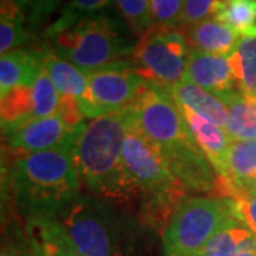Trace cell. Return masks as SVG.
Returning <instances> with one entry per match:
<instances>
[{
    "instance_id": "6da1fadb",
    "label": "cell",
    "mask_w": 256,
    "mask_h": 256,
    "mask_svg": "<svg viewBox=\"0 0 256 256\" xmlns=\"http://www.w3.org/2000/svg\"><path fill=\"white\" fill-rule=\"evenodd\" d=\"M130 122V108L87 120L74 141L72 150L80 181L101 201L126 202L141 195L122 160Z\"/></svg>"
},
{
    "instance_id": "7a4b0ae2",
    "label": "cell",
    "mask_w": 256,
    "mask_h": 256,
    "mask_svg": "<svg viewBox=\"0 0 256 256\" xmlns=\"http://www.w3.org/2000/svg\"><path fill=\"white\" fill-rule=\"evenodd\" d=\"M72 148L66 146L16 156L10 181L18 208L26 218L52 215L82 194Z\"/></svg>"
},
{
    "instance_id": "3957f363",
    "label": "cell",
    "mask_w": 256,
    "mask_h": 256,
    "mask_svg": "<svg viewBox=\"0 0 256 256\" xmlns=\"http://www.w3.org/2000/svg\"><path fill=\"white\" fill-rule=\"evenodd\" d=\"M52 216L82 256H137L130 224L96 196L80 194Z\"/></svg>"
},
{
    "instance_id": "277c9868",
    "label": "cell",
    "mask_w": 256,
    "mask_h": 256,
    "mask_svg": "<svg viewBox=\"0 0 256 256\" xmlns=\"http://www.w3.org/2000/svg\"><path fill=\"white\" fill-rule=\"evenodd\" d=\"M48 38L52 50L87 74L126 60L137 46L118 22L104 13L82 18Z\"/></svg>"
},
{
    "instance_id": "5b68a950",
    "label": "cell",
    "mask_w": 256,
    "mask_h": 256,
    "mask_svg": "<svg viewBox=\"0 0 256 256\" xmlns=\"http://www.w3.org/2000/svg\"><path fill=\"white\" fill-rule=\"evenodd\" d=\"M234 215L230 198H184L165 224L162 254L164 256H198L210 239Z\"/></svg>"
},
{
    "instance_id": "8992f818",
    "label": "cell",
    "mask_w": 256,
    "mask_h": 256,
    "mask_svg": "<svg viewBox=\"0 0 256 256\" xmlns=\"http://www.w3.org/2000/svg\"><path fill=\"white\" fill-rule=\"evenodd\" d=\"M122 160L131 181L154 205L182 201L180 198L186 188L176 180L162 148L146 138L136 127L132 118L124 141Z\"/></svg>"
},
{
    "instance_id": "52a82bcc",
    "label": "cell",
    "mask_w": 256,
    "mask_h": 256,
    "mask_svg": "<svg viewBox=\"0 0 256 256\" xmlns=\"http://www.w3.org/2000/svg\"><path fill=\"white\" fill-rule=\"evenodd\" d=\"M190 54L181 32L152 26L137 43L131 62L144 82L168 90L185 77Z\"/></svg>"
},
{
    "instance_id": "ba28073f",
    "label": "cell",
    "mask_w": 256,
    "mask_h": 256,
    "mask_svg": "<svg viewBox=\"0 0 256 256\" xmlns=\"http://www.w3.org/2000/svg\"><path fill=\"white\" fill-rule=\"evenodd\" d=\"M130 111L136 127L162 151L194 141L176 101L162 87L146 82Z\"/></svg>"
},
{
    "instance_id": "9c48e42d",
    "label": "cell",
    "mask_w": 256,
    "mask_h": 256,
    "mask_svg": "<svg viewBox=\"0 0 256 256\" xmlns=\"http://www.w3.org/2000/svg\"><path fill=\"white\" fill-rule=\"evenodd\" d=\"M87 76L88 87L78 101L86 120L128 110L146 86L130 60L108 64Z\"/></svg>"
},
{
    "instance_id": "30bf717a",
    "label": "cell",
    "mask_w": 256,
    "mask_h": 256,
    "mask_svg": "<svg viewBox=\"0 0 256 256\" xmlns=\"http://www.w3.org/2000/svg\"><path fill=\"white\" fill-rule=\"evenodd\" d=\"M86 124V122H84ZM73 126L63 114L56 112L43 118L32 120L26 124L4 132L8 146L18 154L40 152L58 146H73L80 130Z\"/></svg>"
},
{
    "instance_id": "8fae6325",
    "label": "cell",
    "mask_w": 256,
    "mask_h": 256,
    "mask_svg": "<svg viewBox=\"0 0 256 256\" xmlns=\"http://www.w3.org/2000/svg\"><path fill=\"white\" fill-rule=\"evenodd\" d=\"M185 77L222 102L238 92L229 56L208 54L191 50Z\"/></svg>"
},
{
    "instance_id": "7c38bea8",
    "label": "cell",
    "mask_w": 256,
    "mask_h": 256,
    "mask_svg": "<svg viewBox=\"0 0 256 256\" xmlns=\"http://www.w3.org/2000/svg\"><path fill=\"white\" fill-rule=\"evenodd\" d=\"M186 128L191 134L194 142L202 151V154L210 161L215 174L220 178L222 182L226 181L228 176V151L232 138L229 137L228 131L210 120L204 118L195 114L190 108L178 106Z\"/></svg>"
},
{
    "instance_id": "4fadbf2b",
    "label": "cell",
    "mask_w": 256,
    "mask_h": 256,
    "mask_svg": "<svg viewBox=\"0 0 256 256\" xmlns=\"http://www.w3.org/2000/svg\"><path fill=\"white\" fill-rule=\"evenodd\" d=\"M164 152L176 180L185 188L200 192L214 191L216 185L214 168L194 141Z\"/></svg>"
},
{
    "instance_id": "5bb4252c",
    "label": "cell",
    "mask_w": 256,
    "mask_h": 256,
    "mask_svg": "<svg viewBox=\"0 0 256 256\" xmlns=\"http://www.w3.org/2000/svg\"><path fill=\"white\" fill-rule=\"evenodd\" d=\"M26 238L34 256H82L52 215L26 218Z\"/></svg>"
},
{
    "instance_id": "9a60e30c",
    "label": "cell",
    "mask_w": 256,
    "mask_h": 256,
    "mask_svg": "<svg viewBox=\"0 0 256 256\" xmlns=\"http://www.w3.org/2000/svg\"><path fill=\"white\" fill-rule=\"evenodd\" d=\"M46 50L14 48L0 58V96L18 86L33 84L44 68Z\"/></svg>"
},
{
    "instance_id": "2e32d148",
    "label": "cell",
    "mask_w": 256,
    "mask_h": 256,
    "mask_svg": "<svg viewBox=\"0 0 256 256\" xmlns=\"http://www.w3.org/2000/svg\"><path fill=\"white\" fill-rule=\"evenodd\" d=\"M178 106L190 108L195 114L210 120L220 127H226L228 122V108L225 102L212 96L210 92L201 88L195 82L184 77L171 88H168Z\"/></svg>"
},
{
    "instance_id": "e0dca14e",
    "label": "cell",
    "mask_w": 256,
    "mask_h": 256,
    "mask_svg": "<svg viewBox=\"0 0 256 256\" xmlns=\"http://www.w3.org/2000/svg\"><path fill=\"white\" fill-rule=\"evenodd\" d=\"M186 36L194 50L208 54L230 56L239 42L236 33L214 18L190 26Z\"/></svg>"
},
{
    "instance_id": "ac0fdd59",
    "label": "cell",
    "mask_w": 256,
    "mask_h": 256,
    "mask_svg": "<svg viewBox=\"0 0 256 256\" xmlns=\"http://www.w3.org/2000/svg\"><path fill=\"white\" fill-rule=\"evenodd\" d=\"M44 70L52 78L60 97L82 100L88 87V76L74 64L60 57L54 50H46Z\"/></svg>"
},
{
    "instance_id": "d6986e66",
    "label": "cell",
    "mask_w": 256,
    "mask_h": 256,
    "mask_svg": "<svg viewBox=\"0 0 256 256\" xmlns=\"http://www.w3.org/2000/svg\"><path fill=\"white\" fill-rule=\"evenodd\" d=\"M225 191L232 195L256 176V140H232L228 151Z\"/></svg>"
},
{
    "instance_id": "ffe728a7",
    "label": "cell",
    "mask_w": 256,
    "mask_h": 256,
    "mask_svg": "<svg viewBox=\"0 0 256 256\" xmlns=\"http://www.w3.org/2000/svg\"><path fill=\"white\" fill-rule=\"evenodd\" d=\"M228 122L225 130L232 140H256V96L236 92L225 101Z\"/></svg>"
},
{
    "instance_id": "44dd1931",
    "label": "cell",
    "mask_w": 256,
    "mask_h": 256,
    "mask_svg": "<svg viewBox=\"0 0 256 256\" xmlns=\"http://www.w3.org/2000/svg\"><path fill=\"white\" fill-rule=\"evenodd\" d=\"M212 18L240 37H256L255 0H220Z\"/></svg>"
},
{
    "instance_id": "7402d4cb",
    "label": "cell",
    "mask_w": 256,
    "mask_h": 256,
    "mask_svg": "<svg viewBox=\"0 0 256 256\" xmlns=\"http://www.w3.org/2000/svg\"><path fill=\"white\" fill-rule=\"evenodd\" d=\"M254 240L252 234L234 215L210 239L198 256H236L242 248Z\"/></svg>"
},
{
    "instance_id": "603a6c76",
    "label": "cell",
    "mask_w": 256,
    "mask_h": 256,
    "mask_svg": "<svg viewBox=\"0 0 256 256\" xmlns=\"http://www.w3.org/2000/svg\"><path fill=\"white\" fill-rule=\"evenodd\" d=\"M24 2L0 0V52L2 54L18 48L26 40Z\"/></svg>"
},
{
    "instance_id": "cb8c5ba5",
    "label": "cell",
    "mask_w": 256,
    "mask_h": 256,
    "mask_svg": "<svg viewBox=\"0 0 256 256\" xmlns=\"http://www.w3.org/2000/svg\"><path fill=\"white\" fill-rule=\"evenodd\" d=\"M229 60L238 92L256 96V37H240Z\"/></svg>"
},
{
    "instance_id": "d4e9b609",
    "label": "cell",
    "mask_w": 256,
    "mask_h": 256,
    "mask_svg": "<svg viewBox=\"0 0 256 256\" xmlns=\"http://www.w3.org/2000/svg\"><path fill=\"white\" fill-rule=\"evenodd\" d=\"M111 0H68L66 3L58 18L47 28L46 37H52L64 28L73 26L78 20L97 14L100 10L106 9Z\"/></svg>"
},
{
    "instance_id": "484cf974",
    "label": "cell",
    "mask_w": 256,
    "mask_h": 256,
    "mask_svg": "<svg viewBox=\"0 0 256 256\" xmlns=\"http://www.w3.org/2000/svg\"><path fill=\"white\" fill-rule=\"evenodd\" d=\"M33 96L36 102V120L53 116L58 111L60 94L44 68L33 82Z\"/></svg>"
},
{
    "instance_id": "4316f807",
    "label": "cell",
    "mask_w": 256,
    "mask_h": 256,
    "mask_svg": "<svg viewBox=\"0 0 256 256\" xmlns=\"http://www.w3.org/2000/svg\"><path fill=\"white\" fill-rule=\"evenodd\" d=\"M121 16L134 32L144 34L148 28H152L151 0H114Z\"/></svg>"
},
{
    "instance_id": "83f0119b",
    "label": "cell",
    "mask_w": 256,
    "mask_h": 256,
    "mask_svg": "<svg viewBox=\"0 0 256 256\" xmlns=\"http://www.w3.org/2000/svg\"><path fill=\"white\" fill-rule=\"evenodd\" d=\"M185 0H151V14L154 26L174 28L181 26Z\"/></svg>"
},
{
    "instance_id": "f1b7e54d",
    "label": "cell",
    "mask_w": 256,
    "mask_h": 256,
    "mask_svg": "<svg viewBox=\"0 0 256 256\" xmlns=\"http://www.w3.org/2000/svg\"><path fill=\"white\" fill-rule=\"evenodd\" d=\"M230 200L235 216L256 239V194L240 191L234 194Z\"/></svg>"
},
{
    "instance_id": "f546056e",
    "label": "cell",
    "mask_w": 256,
    "mask_h": 256,
    "mask_svg": "<svg viewBox=\"0 0 256 256\" xmlns=\"http://www.w3.org/2000/svg\"><path fill=\"white\" fill-rule=\"evenodd\" d=\"M220 0H185L181 26H194L214 16Z\"/></svg>"
},
{
    "instance_id": "4dcf8cb0",
    "label": "cell",
    "mask_w": 256,
    "mask_h": 256,
    "mask_svg": "<svg viewBox=\"0 0 256 256\" xmlns=\"http://www.w3.org/2000/svg\"><path fill=\"white\" fill-rule=\"evenodd\" d=\"M60 4V0H28V24L32 28H40Z\"/></svg>"
},
{
    "instance_id": "1f68e13d",
    "label": "cell",
    "mask_w": 256,
    "mask_h": 256,
    "mask_svg": "<svg viewBox=\"0 0 256 256\" xmlns=\"http://www.w3.org/2000/svg\"><path fill=\"white\" fill-rule=\"evenodd\" d=\"M0 256H33V250L28 238L24 236V238L12 239L8 242H3Z\"/></svg>"
},
{
    "instance_id": "d6a6232c",
    "label": "cell",
    "mask_w": 256,
    "mask_h": 256,
    "mask_svg": "<svg viewBox=\"0 0 256 256\" xmlns=\"http://www.w3.org/2000/svg\"><path fill=\"white\" fill-rule=\"evenodd\" d=\"M236 256H256V239L245 248H242Z\"/></svg>"
},
{
    "instance_id": "836d02e7",
    "label": "cell",
    "mask_w": 256,
    "mask_h": 256,
    "mask_svg": "<svg viewBox=\"0 0 256 256\" xmlns=\"http://www.w3.org/2000/svg\"><path fill=\"white\" fill-rule=\"evenodd\" d=\"M240 191H248V192H252V194H256V176L255 178H252V180H250L245 186H242V188L236 192H240ZM236 192H235V194H236ZM232 195H234V194H232ZM232 195H230V196H232Z\"/></svg>"
},
{
    "instance_id": "e575fe53",
    "label": "cell",
    "mask_w": 256,
    "mask_h": 256,
    "mask_svg": "<svg viewBox=\"0 0 256 256\" xmlns=\"http://www.w3.org/2000/svg\"><path fill=\"white\" fill-rule=\"evenodd\" d=\"M23 2H24V4H26V3H28V0H23Z\"/></svg>"
},
{
    "instance_id": "d590c367",
    "label": "cell",
    "mask_w": 256,
    "mask_h": 256,
    "mask_svg": "<svg viewBox=\"0 0 256 256\" xmlns=\"http://www.w3.org/2000/svg\"><path fill=\"white\" fill-rule=\"evenodd\" d=\"M33 256H34V254H33Z\"/></svg>"
},
{
    "instance_id": "8d00e7d4",
    "label": "cell",
    "mask_w": 256,
    "mask_h": 256,
    "mask_svg": "<svg viewBox=\"0 0 256 256\" xmlns=\"http://www.w3.org/2000/svg\"><path fill=\"white\" fill-rule=\"evenodd\" d=\"M255 2H256V0H255Z\"/></svg>"
}]
</instances>
